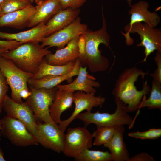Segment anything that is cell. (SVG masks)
<instances>
[{
    "label": "cell",
    "mask_w": 161,
    "mask_h": 161,
    "mask_svg": "<svg viewBox=\"0 0 161 161\" xmlns=\"http://www.w3.org/2000/svg\"><path fill=\"white\" fill-rule=\"evenodd\" d=\"M29 0L30 2H31L32 3L34 1V0Z\"/></svg>",
    "instance_id": "43"
},
{
    "label": "cell",
    "mask_w": 161,
    "mask_h": 161,
    "mask_svg": "<svg viewBox=\"0 0 161 161\" xmlns=\"http://www.w3.org/2000/svg\"><path fill=\"white\" fill-rule=\"evenodd\" d=\"M74 92L65 90L57 91L52 103L49 109L50 116L54 122L59 124L61 116L65 110L71 108L73 103Z\"/></svg>",
    "instance_id": "22"
},
{
    "label": "cell",
    "mask_w": 161,
    "mask_h": 161,
    "mask_svg": "<svg viewBox=\"0 0 161 161\" xmlns=\"http://www.w3.org/2000/svg\"><path fill=\"white\" fill-rule=\"evenodd\" d=\"M47 27L45 23H41L31 29L16 33H9L0 31V38L13 40L21 44L29 42H41L47 36Z\"/></svg>",
    "instance_id": "19"
},
{
    "label": "cell",
    "mask_w": 161,
    "mask_h": 161,
    "mask_svg": "<svg viewBox=\"0 0 161 161\" xmlns=\"http://www.w3.org/2000/svg\"><path fill=\"white\" fill-rule=\"evenodd\" d=\"M153 157L146 153L142 152L130 157L129 161H155Z\"/></svg>",
    "instance_id": "33"
},
{
    "label": "cell",
    "mask_w": 161,
    "mask_h": 161,
    "mask_svg": "<svg viewBox=\"0 0 161 161\" xmlns=\"http://www.w3.org/2000/svg\"><path fill=\"white\" fill-rule=\"evenodd\" d=\"M125 131L123 126H117L110 140L103 145L110 150L112 161H129L130 158L123 140Z\"/></svg>",
    "instance_id": "20"
},
{
    "label": "cell",
    "mask_w": 161,
    "mask_h": 161,
    "mask_svg": "<svg viewBox=\"0 0 161 161\" xmlns=\"http://www.w3.org/2000/svg\"><path fill=\"white\" fill-rule=\"evenodd\" d=\"M0 121L1 134L13 145L21 147L38 145L36 137L19 120L7 116Z\"/></svg>",
    "instance_id": "7"
},
{
    "label": "cell",
    "mask_w": 161,
    "mask_h": 161,
    "mask_svg": "<svg viewBox=\"0 0 161 161\" xmlns=\"http://www.w3.org/2000/svg\"><path fill=\"white\" fill-rule=\"evenodd\" d=\"M9 86L5 77L0 70V114L2 112L4 102L9 90Z\"/></svg>",
    "instance_id": "30"
},
{
    "label": "cell",
    "mask_w": 161,
    "mask_h": 161,
    "mask_svg": "<svg viewBox=\"0 0 161 161\" xmlns=\"http://www.w3.org/2000/svg\"><path fill=\"white\" fill-rule=\"evenodd\" d=\"M31 93L30 89H24L21 91L20 93V95L22 99H26L31 95Z\"/></svg>",
    "instance_id": "35"
},
{
    "label": "cell",
    "mask_w": 161,
    "mask_h": 161,
    "mask_svg": "<svg viewBox=\"0 0 161 161\" xmlns=\"http://www.w3.org/2000/svg\"><path fill=\"white\" fill-rule=\"evenodd\" d=\"M4 0H0V5L2 3V2L4 1Z\"/></svg>",
    "instance_id": "42"
},
{
    "label": "cell",
    "mask_w": 161,
    "mask_h": 161,
    "mask_svg": "<svg viewBox=\"0 0 161 161\" xmlns=\"http://www.w3.org/2000/svg\"><path fill=\"white\" fill-rule=\"evenodd\" d=\"M80 11L79 9L73 10L70 8L60 10L51 18L46 24V36L70 24L78 17Z\"/></svg>",
    "instance_id": "21"
},
{
    "label": "cell",
    "mask_w": 161,
    "mask_h": 161,
    "mask_svg": "<svg viewBox=\"0 0 161 161\" xmlns=\"http://www.w3.org/2000/svg\"><path fill=\"white\" fill-rule=\"evenodd\" d=\"M2 109L7 116L19 120L25 125L29 131L36 137L38 132L37 119L25 102L17 103L7 95Z\"/></svg>",
    "instance_id": "9"
},
{
    "label": "cell",
    "mask_w": 161,
    "mask_h": 161,
    "mask_svg": "<svg viewBox=\"0 0 161 161\" xmlns=\"http://www.w3.org/2000/svg\"><path fill=\"white\" fill-rule=\"evenodd\" d=\"M149 7L147 1L143 0L131 6V9L128 12L129 14L131 15L130 21L124 27L126 33L121 32L125 36V42L127 45H132L134 43V40L131 37L129 33L130 28L134 24L143 21L155 27L160 23V17L157 13L151 12L148 10Z\"/></svg>",
    "instance_id": "10"
},
{
    "label": "cell",
    "mask_w": 161,
    "mask_h": 161,
    "mask_svg": "<svg viewBox=\"0 0 161 161\" xmlns=\"http://www.w3.org/2000/svg\"><path fill=\"white\" fill-rule=\"evenodd\" d=\"M3 14V13H2L1 10V8L0 6V17Z\"/></svg>",
    "instance_id": "41"
},
{
    "label": "cell",
    "mask_w": 161,
    "mask_h": 161,
    "mask_svg": "<svg viewBox=\"0 0 161 161\" xmlns=\"http://www.w3.org/2000/svg\"><path fill=\"white\" fill-rule=\"evenodd\" d=\"M137 33L140 36L141 42L136 47L145 48V57L142 61L146 62L148 56L155 51L161 52V30L144 23L137 22L131 26L129 33Z\"/></svg>",
    "instance_id": "11"
},
{
    "label": "cell",
    "mask_w": 161,
    "mask_h": 161,
    "mask_svg": "<svg viewBox=\"0 0 161 161\" xmlns=\"http://www.w3.org/2000/svg\"><path fill=\"white\" fill-rule=\"evenodd\" d=\"M21 44V43L15 41L0 40V47L8 50L14 49Z\"/></svg>",
    "instance_id": "34"
},
{
    "label": "cell",
    "mask_w": 161,
    "mask_h": 161,
    "mask_svg": "<svg viewBox=\"0 0 161 161\" xmlns=\"http://www.w3.org/2000/svg\"><path fill=\"white\" fill-rule=\"evenodd\" d=\"M147 74L141 69L133 67L125 69L116 80L112 94L127 106L128 112L138 109L144 96L150 92L151 89L147 81L143 82L141 90H138L135 85L140 76L144 79Z\"/></svg>",
    "instance_id": "2"
},
{
    "label": "cell",
    "mask_w": 161,
    "mask_h": 161,
    "mask_svg": "<svg viewBox=\"0 0 161 161\" xmlns=\"http://www.w3.org/2000/svg\"><path fill=\"white\" fill-rule=\"evenodd\" d=\"M76 161H111V154L108 151L86 149L74 158Z\"/></svg>",
    "instance_id": "26"
},
{
    "label": "cell",
    "mask_w": 161,
    "mask_h": 161,
    "mask_svg": "<svg viewBox=\"0 0 161 161\" xmlns=\"http://www.w3.org/2000/svg\"><path fill=\"white\" fill-rule=\"evenodd\" d=\"M129 137L141 139H155L161 136V128H152L143 132H131L128 134Z\"/></svg>",
    "instance_id": "29"
},
{
    "label": "cell",
    "mask_w": 161,
    "mask_h": 161,
    "mask_svg": "<svg viewBox=\"0 0 161 161\" xmlns=\"http://www.w3.org/2000/svg\"><path fill=\"white\" fill-rule=\"evenodd\" d=\"M117 107L115 112L112 114L108 113H95L87 112L80 113L75 117L81 120L84 127L94 124L97 126L117 127L124 125L133 126L134 120L128 113L127 106L118 98L114 97Z\"/></svg>",
    "instance_id": "4"
},
{
    "label": "cell",
    "mask_w": 161,
    "mask_h": 161,
    "mask_svg": "<svg viewBox=\"0 0 161 161\" xmlns=\"http://www.w3.org/2000/svg\"><path fill=\"white\" fill-rule=\"evenodd\" d=\"M44 0H34V1L35 2L36 5H37Z\"/></svg>",
    "instance_id": "38"
},
{
    "label": "cell",
    "mask_w": 161,
    "mask_h": 161,
    "mask_svg": "<svg viewBox=\"0 0 161 161\" xmlns=\"http://www.w3.org/2000/svg\"><path fill=\"white\" fill-rule=\"evenodd\" d=\"M86 0H59L62 9L70 8L73 10L78 9Z\"/></svg>",
    "instance_id": "31"
},
{
    "label": "cell",
    "mask_w": 161,
    "mask_h": 161,
    "mask_svg": "<svg viewBox=\"0 0 161 161\" xmlns=\"http://www.w3.org/2000/svg\"><path fill=\"white\" fill-rule=\"evenodd\" d=\"M103 25L101 29L95 31L87 30L81 35L84 40L83 47L79 58L81 66L87 65L92 73L105 72L109 68L110 63L107 58L102 55L99 47L103 44L109 46L110 37L107 31V25L102 9Z\"/></svg>",
    "instance_id": "1"
},
{
    "label": "cell",
    "mask_w": 161,
    "mask_h": 161,
    "mask_svg": "<svg viewBox=\"0 0 161 161\" xmlns=\"http://www.w3.org/2000/svg\"><path fill=\"white\" fill-rule=\"evenodd\" d=\"M6 160L4 157V153L0 147V161H5Z\"/></svg>",
    "instance_id": "36"
},
{
    "label": "cell",
    "mask_w": 161,
    "mask_h": 161,
    "mask_svg": "<svg viewBox=\"0 0 161 161\" xmlns=\"http://www.w3.org/2000/svg\"><path fill=\"white\" fill-rule=\"evenodd\" d=\"M38 132L36 138L38 143L58 153L62 152L65 134L58 124L37 123Z\"/></svg>",
    "instance_id": "13"
},
{
    "label": "cell",
    "mask_w": 161,
    "mask_h": 161,
    "mask_svg": "<svg viewBox=\"0 0 161 161\" xmlns=\"http://www.w3.org/2000/svg\"><path fill=\"white\" fill-rule=\"evenodd\" d=\"M132 0H127V2L128 3V4L129 7H131V2H132Z\"/></svg>",
    "instance_id": "39"
},
{
    "label": "cell",
    "mask_w": 161,
    "mask_h": 161,
    "mask_svg": "<svg viewBox=\"0 0 161 161\" xmlns=\"http://www.w3.org/2000/svg\"><path fill=\"white\" fill-rule=\"evenodd\" d=\"M87 26L81 23L78 17L70 24L63 29L44 38L41 45L45 47H57L58 49L64 47L70 41L79 36L87 30Z\"/></svg>",
    "instance_id": "12"
},
{
    "label": "cell",
    "mask_w": 161,
    "mask_h": 161,
    "mask_svg": "<svg viewBox=\"0 0 161 161\" xmlns=\"http://www.w3.org/2000/svg\"><path fill=\"white\" fill-rule=\"evenodd\" d=\"M157 68L154 72L150 74L153 79L161 82V52L157 51L154 58Z\"/></svg>",
    "instance_id": "32"
},
{
    "label": "cell",
    "mask_w": 161,
    "mask_h": 161,
    "mask_svg": "<svg viewBox=\"0 0 161 161\" xmlns=\"http://www.w3.org/2000/svg\"><path fill=\"white\" fill-rule=\"evenodd\" d=\"M32 3L28 0H4L0 6L4 14L24 9Z\"/></svg>",
    "instance_id": "28"
},
{
    "label": "cell",
    "mask_w": 161,
    "mask_h": 161,
    "mask_svg": "<svg viewBox=\"0 0 161 161\" xmlns=\"http://www.w3.org/2000/svg\"><path fill=\"white\" fill-rule=\"evenodd\" d=\"M48 48L39 43L27 42L0 55L11 60L23 71L34 75L38 72L43 58L52 52Z\"/></svg>",
    "instance_id": "3"
},
{
    "label": "cell",
    "mask_w": 161,
    "mask_h": 161,
    "mask_svg": "<svg viewBox=\"0 0 161 161\" xmlns=\"http://www.w3.org/2000/svg\"><path fill=\"white\" fill-rule=\"evenodd\" d=\"M35 12V7L31 4L24 9L3 14L0 17V27L21 29L28 27Z\"/></svg>",
    "instance_id": "16"
},
{
    "label": "cell",
    "mask_w": 161,
    "mask_h": 161,
    "mask_svg": "<svg viewBox=\"0 0 161 161\" xmlns=\"http://www.w3.org/2000/svg\"><path fill=\"white\" fill-rule=\"evenodd\" d=\"M75 63V61H72L63 65H53L48 64L44 57L38 72L32 78L37 79L47 75H60L68 74L73 70Z\"/></svg>",
    "instance_id": "24"
},
{
    "label": "cell",
    "mask_w": 161,
    "mask_h": 161,
    "mask_svg": "<svg viewBox=\"0 0 161 161\" xmlns=\"http://www.w3.org/2000/svg\"><path fill=\"white\" fill-rule=\"evenodd\" d=\"M104 97L96 96L95 93H87L77 91L73 93V103L75 104V109L71 115L67 119L61 120L59 126L64 132L69 124L75 119L76 117L84 110L91 112L94 107L102 106L105 101Z\"/></svg>",
    "instance_id": "14"
},
{
    "label": "cell",
    "mask_w": 161,
    "mask_h": 161,
    "mask_svg": "<svg viewBox=\"0 0 161 161\" xmlns=\"http://www.w3.org/2000/svg\"><path fill=\"white\" fill-rule=\"evenodd\" d=\"M79 36L70 41L65 47L58 49L54 53L51 52L46 55L44 58L47 62L52 65L62 66L75 61L80 56Z\"/></svg>",
    "instance_id": "15"
},
{
    "label": "cell",
    "mask_w": 161,
    "mask_h": 161,
    "mask_svg": "<svg viewBox=\"0 0 161 161\" xmlns=\"http://www.w3.org/2000/svg\"><path fill=\"white\" fill-rule=\"evenodd\" d=\"M97 129L92 134L95 138L93 145L97 146L108 142L114 135L117 127L97 126Z\"/></svg>",
    "instance_id": "27"
},
{
    "label": "cell",
    "mask_w": 161,
    "mask_h": 161,
    "mask_svg": "<svg viewBox=\"0 0 161 161\" xmlns=\"http://www.w3.org/2000/svg\"><path fill=\"white\" fill-rule=\"evenodd\" d=\"M150 95L148 99L144 95L138 108V110L143 107L149 109H158L161 110V82L153 79Z\"/></svg>",
    "instance_id": "25"
},
{
    "label": "cell",
    "mask_w": 161,
    "mask_h": 161,
    "mask_svg": "<svg viewBox=\"0 0 161 161\" xmlns=\"http://www.w3.org/2000/svg\"><path fill=\"white\" fill-rule=\"evenodd\" d=\"M8 50L7 49L0 47V54Z\"/></svg>",
    "instance_id": "37"
},
{
    "label": "cell",
    "mask_w": 161,
    "mask_h": 161,
    "mask_svg": "<svg viewBox=\"0 0 161 161\" xmlns=\"http://www.w3.org/2000/svg\"><path fill=\"white\" fill-rule=\"evenodd\" d=\"M36 12L28 27H34L41 23H45L62 10L59 0H44L35 6Z\"/></svg>",
    "instance_id": "23"
},
{
    "label": "cell",
    "mask_w": 161,
    "mask_h": 161,
    "mask_svg": "<svg viewBox=\"0 0 161 161\" xmlns=\"http://www.w3.org/2000/svg\"><path fill=\"white\" fill-rule=\"evenodd\" d=\"M1 121H0V137L1 136ZM1 140V139L0 138V141Z\"/></svg>",
    "instance_id": "40"
},
{
    "label": "cell",
    "mask_w": 161,
    "mask_h": 161,
    "mask_svg": "<svg viewBox=\"0 0 161 161\" xmlns=\"http://www.w3.org/2000/svg\"><path fill=\"white\" fill-rule=\"evenodd\" d=\"M93 138L86 127L69 128L62 152L67 157L75 158L83 150L92 147Z\"/></svg>",
    "instance_id": "8"
},
{
    "label": "cell",
    "mask_w": 161,
    "mask_h": 161,
    "mask_svg": "<svg viewBox=\"0 0 161 161\" xmlns=\"http://www.w3.org/2000/svg\"><path fill=\"white\" fill-rule=\"evenodd\" d=\"M80 66V61L79 58L75 61L74 69L70 73L60 75H47L37 79L31 78L28 80V85L29 87L35 89H51L56 87L64 80L70 83L72 81V77L78 75Z\"/></svg>",
    "instance_id": "18"
},
{
    "label": "cell",
    "mask_w": 161,
    "mask_h": 161,
    "mask_svg": "<svg viewBox=\"0 0 161 161\" xmlns=\"http://www.w3.org/2000/svg\"><path fill=\"white\" fill-rule=\"evenodd\" d=\"M77 76L72 82L66 85L59 84L56 87L59 90H65L73 92L78 91L87 93H95V88H98L100 86V83L95 80V78L88 75L87 66L83 67L80 66Z\"/></svg>",
    "instance_id": "17"
},
{
    "label": "cell",
    "mask_w": 161,
    "mask_h": 161,
    "mask_svg": "<svg viewBox=\"0 0 161 161\" xmlns=\"http://www.w3.org/2000/svg\"><path fill=\"white\" fill-rule=\"evenodd\" d=\"M0 70L11 89V98L17 103H22L20 93L23 90L29 89L27 81L33 75L23 71L11 60L0 55Z\"/></svg>",
    "instance_id": "5"
},
{
    "label": "cell",
    "mask_w": 161,
    "mask_h": 161,
    "mask_svg": "<svg viewBox=\"0 0 161 161\" xmlns=\"http://www.w3.org/2000/svg\"><path fill=\"white\" fill-rule=\"evenodd\" d=\"M29 87L31 94L25 102L30 108L37 119L44 123L58 124L52 120L49 112L58 88L56 86L51 89Z\"/></svg>",
    "instance_id": "6"
}]
</instances>
